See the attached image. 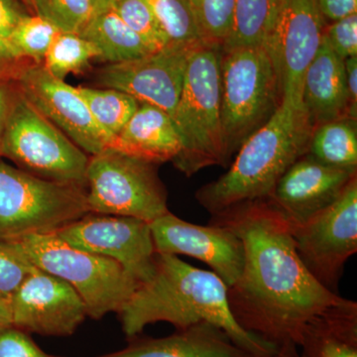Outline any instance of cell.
Wrapping results in <instances>:
<instances>
[{
	"label": "cell",
	"instance_id": "obj_11",
	"mask_svg": "<svg viewBox=\"0 0 357 357\" xmlns=\"http://www.w3.org/2000/svg\"><path fill=\"white\" fill-rule=\"evenodd\" d=\"M326 24L317 0H280L264 47L278 77L282 102L303 107L305 73L323 43Z\"/></svg>",
	"mask_w": 357,
	"mask_h": 357
},
{
	"label": "cell",
	"instance_id": "obj_28",
	"mask_svg": "<svg viewBox=\"0 0 357 357\" xmlns=\"http://www.w3.org/2000/svg\"><path fill=\"white\" fill-rule=\"evenodd\" d=\"M30 8L61 32L79 35L98 14L96 0H30Z\"/></svg>",
	"mask_w": 357,
	"mask_h": 357
},
{
	"label": "cell",
	"instance_id": "obj_43",
	"mask_svg": "<svg viewBox=\"0 0 357 357\" xmlns=\"http://www.w3.org/2000/svg\"><path fill=\"white\" fill-rule=\"evenodd\" d=\"M23 1L25 2V4H26V6H28V8H29L30 10H31V8H30V0H23ZM31 13H32V11H31Z\"/></svg>",
	"mask_w": 357,
	"mask_h": 357
},
{
	"label": "cell",
	"instance_id": "obj_35",
	"mask_svg": "<svg viewBox=\"0 0 357 357\" xmlns=\"http://www.w3.org/2000/svg\"><path fill=\"white\" fill-rule=\"evenodd\" d=\"M35 64L23 57L10 40L0 37V79L14 81L21 70Z\"/></svg>",
	"mask_w": 357,
	"mask_h": 357
},
{
	"label": "cell",
	"instance_id": "obj_33",
	"mask_svg": "<svg viewBox=\"0 0 357 357\" xmlns=\"http://www.w3.org/2000/svg\"><path fill=\"white\" fill-rule=\"evenodd\" d=\"M324 40L342 61L357 56V13L326 24Z\"/></svg>",
	"mask_w": 357,
	"mask_h": 357
},
{
	"label": "cell",
	"instance_id": "obj_13",
	"mask_svg": "<svg viewBox=\"0 0 357 357\" xmlns=\"http://www.w3.org/2000/svg\"><path fill=\"white\" fill-rule=\"evenodd\" d=\"M14 83L30 103L89 156L112 145L114 137L96 123L77 88L52 76L42 64L27 66Z\"/></svg>",
	"mask_w": 357,
	"mask_h": 357
},
{
	"label": "cell",
	"instance_id": "obj_40",
	"mask_svg": "<svg viewBox=\"0 0 357 357\" xmlns=\"http://www.w3.org/2000/svg\"><path fill=\"white\" fill-rule=\"evenodd\" d=\"M13 326L10 299L0 297V328Z\"/></svg>",
	"mask_w": 357,
	"mask_h": 357
},
{
	"label": "cell",
	"instance_id": "obj_42",
	"mask_svg": "<svg viewBox=\"0 0 357 357\" xmlns=\"http://www.w3.org/2000/svg\"><path fill=\"white\" fill-rule=\"evenodd\" d=\"M119 0H96L98 14L112 9Z\"/></svg>",
	"mask_w": 357,
	"mask_h": 357
},
{
	"label": "cell",
	"instance_id": "obj_14",
	"mask_svg": "<svg viewBox=\"0 0 357 357\" xmlns=\"http://www.w3.org/2000/svg\"><path fill=\"white\" fill-rule=\"evenodd\" d=\"M190 49L169 45L162 50L96 70L95 82L116 89L139 103L153 105L173 117L177 107Z\"/></svg>",
	"mask_w": 357,
	"mask_h": 357
},
{
	"label": "cell",
	"instance_id": "obj_24",
	"mask_svg": "<svg viewBox=\"0 0 357 357\" xmlns=\"http://www.w3.org/2000/svg\"><path fill=\"white\" fill-rule=\"evenodd\" d=\"M280 0H236L231 32L222 50L264 46L271 31Z\"/></svg>",
	"mask_w": 357,
	"mask_h": 357
},
{
	"label": "cell",
	"instance_id": "obj_5",
	"mask_svg": "<svg viewBox=\"0 0 357 357\" xmlns=\"http://www.w3.org/2000/svg\"><path fill=\"white\" fill-rule=\"evenodd\" d=\"M281 103L278 77L264 46L222 50L220 114L230 160L270 121Z\"/></svg>",
	"mask_w": 357,
	"mask_h": 357
},
{
	"label": "cell",
	"instance_id": "obj_10",
	"mask_svg": "<svg viewBox=\"0 0 357 357\" xmlns=\"http://www.w3.org/2000/svg\"><path fill=\"white\" fill-rule=\"evenodd\" d=\"M291 232L307 271L337 294L345 264L357 252V177L335 203Z\"/></svg>",
	"mask_w": 357,
	"mask_h": 357
},
{
	"label": "cell",
	"instance_id": "obj_3",
	"mask_svg": "<svg viewBox=\"0 0 357 357\" xmlns=\"http://www.w3.org/2000/svg\"><path fill=\"white\" fill-rule=\"evenodd\" d=\"M312 130L303 107L282 102L270 121L243 143L227 173L198 190L197 201L215 215L267 199L288 169L307 154Z\"/></svg>",
	"mask_w": 357,
	"mask_h": 357
},
{
	"label": "cell",
	"instance_id": "obj_7",
	"mask_svg": "<svg viewBox=\"0 0 357 357\" xmlns=\"http://www.w3.org/2000/svg\"><path fill=\"white\" fill-rule=\"evenodd\" d=\"M14 241L35 266L77 291L89 318L119 312L139 284L119 262L73 248L56 234H30Z\"/></svg>",
	"mask_w": 357,
	"mask_h": 357
},
{
	"label": "cell",
	"instance_id": "obj_2",
	"mask_svg": "<svg viewBox=\"0 0 357 357\" xmlns=\"http://www.w3.org/2000/svg\"><path fill=\"white\" fill-rule=\"evenodd\" d=\"M227 289L213 271L192 266L178 256L157 253L153 273L138 284L116 314L128 340L159 321L171 324L177 330L208 323L222 328L234 344L252 356L276 351V347L238 325L230 311Z\"/></svg>",
	"mask_w": 357,
	"mask_h": 357
},
{
	"label": "cell",
	"instance_id": "obj_26",
	"mask_svg": "<svg viewBox=\"0 0 357 357\" xmlns=\"http://www.w3.org/2000/svg\"><path fill=\"white\" fill-rule=\"evenodd\" d=\"M100 57L98 48L76 33L61 32L45 56L42 66L59 79L70 74H81L91 61Z\"/></svg>",
	"mask_w": 357,
	"mask_h": 357
},
{
	"label": "cell",
	"instance_id": "obj_16",
	"mask_svg": "<svg viewBox=\"0 0 357 357\" xmlns=\"http://www.w3.org/2000/svg\"><path fill=\"white\" fill-rule=\"evenodd\" d=\"M10 302L13 326L44 337H69L89 318L77 291L39 268L26 278Z\"/></svg>",
	"mask_w": 357,
	"mask_h": 357
},
{
	"label": "cell",
	"instance_id": "obj_1",
	"mask_svg": "<svg viewBox=\"0 0 357 357\" xmlns=\"http://www.w3.org/2000/svg\"><path fill=\"white\" fill-rule=\"evenodd\" d=\"M210 222L243 241V274L227 289L230 311L241 328L263 342L299 347L314 321L354 302L328 290L307 271L290 225L266 199L211 215Z\"/></svg>",
	"mask_w": 357,
	"mask_h": 357
},
{
	"label": "cell",
	"instance_id": "obj_37",
	"mask_svg": "<svg viewBox=\"0 0 357 357\" xmlns=\"http://www.w3.org/2000/svg\"><path fill=\"white\" fill-rule=\"evenodd\" d=\"M317 3L326 22L357 13V0H317Z\"/></svg>",
	"mask_w": 357,
	"mask_h": 357
},
{
	"label": "cell",
	"instance_id": "obj_15",
	"mask_svg": "<svg viewBox=\"0 0 357 357\" xmlns=\"http://www.w3.org/2000/svg\"><path fill=\"white\" fill-rule=\"evenodd\" d=\"M155 250L160 255H185L210 266L227 288L243 271L244 246L232 230L208 223L194 225L169 211L150 223Z\"/></svg>",
	"mask_w": 357,
	"mask_h": 357
},
{
	"label": "cell",
	"instance_id": "obj_21",
	"mask_svg": "<svg viewBox=\"0 0 357 357\" xmlns=\"http://www.w3.org/2000/svg\"><path fill=\"white\" fill-rule=\"evenodd\" d=\"M299 347L300 357H357V303L314 321Z\"/></svg>",
	"mask_w": 357,
	"mask_h": 357
},
{
	"label": "cell",
	"instance_id": "obj_25",
	"mask_svg": "<svg viewBox=\"0 0 357 357\" xmlns=\"http://www.w3.org/2000/svg\"><path fill=\"white\" fill-rule=\"evenodd\" d=\"M96 123L115 137L137 109L139 102L122 91L112 89L77 86Z\"/></svg>",
	"mask_w": 357,
	"mask_h": 357
},
{
	"label": "cell",
	"instance_id": "obj_34",
	"mask_svg": "<svg viewBox=\"0 0 357 357\" xmlns=\"http://www.w3.org/2000/svg\"><path fill=\"white\" fill-rule=\"evenodd\" d=\"M0 357H64L47 354L30 333L10 326L0 328Z\"/></svg>",
	"mask_w": 357,
	"mask_h": 357
},
{
	"label": "cell",
	"instance_id": "obj_23",
	"mask_svg": "<svg viewBox=\"0 0 357 357\" xmlns=\"http://www.w3.org/2000/svg\"><path fill=\"white\" fill-rule=\"evenodd\" d=\"M307 154L325 165L357 170L356 119H337L314 128Z\"/></svg>",
	"mask_w": 357,
	"mask_h": 357
},
{
	"label": "cell",
	"instance_id": "obj_30",
	"mask_svg": "<svg viewBox=\"0 0 357 357\" xmlns=\"http://www.w3.org/2000/svg\"><path fill=\"white\" fill-rule=\"evenodd\" d=\"M60 33V30L48 20L36 14H30L14 29L9 40L23 57L41 65L47 52Z\"/></svg>",
	"mask_w": 357,
	"mask_h": 357
},
{
	"label": "cell",
	"instance_id": "obj_36",
	"mask_svg": "<svg viewBox=\"0 0 357 357\" xmlns=\"http://www.w3.org/2000/svg\"><path fill=\"white\" fill-rule=\"evenodd\" d=\"M33 14L23 0H0V37L9 39L21 21Z\"/></svg>",
	"mask_w": 357,
	"mask_h": 357
},
{
	"label": "cell",
	"instance_id": "obj_38",
	"mask_svg": "<svg viewBox=\"0 0 357 357\" xmlns=\"http://www.w3.org/2000/svg\"><path fill=\"white\" fill-rule=\"evenodd\" d=\"M15 89L14 81L0 79V149H1L7 121H8L9 114H10Z\"/></svg>",
	"mask_w": 357,
	"mask_h": 357
},
{
	"label": "cell",
	"instance_id": "obj_22",
	"mask_svg": "<svg viewBox=\"0 0 357 357\" xmlns=\"http://www.w3.org/2000/svg\"><path fill=\"white\" fill-rule=\"evenodd\" d=\"M81 35L95 45L100 52L98 60L107 64L126 62L153 53L112 8L96 14Z\"/></svg>",
	"mask_w": 357,
	"mask_h": 357
},
{
	"label": "cell",
	"instance_id": "obj_27",
	"mask_svg": "<svg viewBox=\"0 0 357 357\" xmlns=\"http://www.w3.org/2000/svg\"><path fill=\"white\" fill-rule=\"evenodd\" d=\"M173 46L192 48L204 43L191 0H146Z\"/></svg>",
	"mask_w": 357,
	"mask_h": 357
},
{
	"label": "cell",
	"instance_id": "obj_29",
	"mask_svg": "<svg viewBox=\"0 0 357 357\" xmlns=\"http://www.w3.org/2000/svg\"><path fill=\"white\" fill-rule=\"evenodd\" d=\"M204 43L223 47L231 32L236 0H191Z\"/></svg>",
	"mask_w": 357,
	"mask_h": 357
},
{
	"label": "cell",
	"instance_id": "obj_12",
	"mask_svg": "<svg viewBox=\"0 0 357 357\" xmlns=\"http://www.w3.org/2000/svg\"><path fill=\"white\" fill-rule=\"evenodd\" d=\"M56 234L73 248L119 262L138 283L153 273L151 227L139 218L89 213Z\"/></svg>",
	"mask_w": 357,
	"mask_h": 357
},
{
	"label": "cell",
	"instance_id": "obj_8",
	"mask_svg": "<svg viewBox=\"0 0 357 357\" xmlns=\"http://www.w3.org/2000/svg\"><path fill=\"white\" fill-rule=\"evenodd\" d=\"M0 157L37 177L86 185L89 155L30 103L17 86Z\"/></svg>",
	"mask_w": 357,
	"mask_h": 357
},
{
	"label": "cell",
	"instance_id": "obj_41",
	"mask_svg": "<svg viewBox=\"0 0 357 357\" xmlns=\"http://www.w3.org/2000/svg\"><path fill=\"white\" fill-rule=\"evenodd\" d=\"M298 349L299 347L295 345H283V347H277L276 351L271 354L259 357H300Z\"/></svg>",
	"mask_w": 357,
	"mask_h": 357
},
{
	"label": "cell",
	"instance_id": "obj_4",
	"mask_svg": "<svg viewBox=\"0 0 357 357\" xmlns=\"http://www.w3.org/2000/svg\"><path fill=\"white\" fill-rule=\"evenodd\" d=\"M222 47L201 43L190 49L182 91L172 117L181 140L173 164L191 177L213 166L225 168L230 161L220 114Z\"/></svg>",
	"mask_w": 357,
	"mask_h": 357
},
{
	"label": "cell",
	"instance_id": "obj_18",
	"mask_svg": "<svg viewBox=\"0 0 357 357\" xmlns=\"http://www.w3.org/2000/svg\"><path fill=\"white\" fill-rule=\"evenodd\" d=\"M121 351L96 357H256L239 347L222 328L199 323L169 337H135Z\"/></svg>",
	"mask_w": 357,
	"mask_h": 357
},
{
	"label": "cell",
	"instance_id": "obj_32",
	"mask_svg": "<svg viewBox=\"0 0 357 357\" xmlns=\"http://www.w3.org/2000/svg\"><path fill=\"white\" fill-rule=\"evenodd\" d=\"M36 268L16 241H0V297L11 299Z\"/></svg>",
	"mask_w": 357,
	"mask_h": 357
},
{
	"label": "cell",
	"instance_id": "obj_6",
	"mask_svg": "<svg viewBox=\"0 0 357 357\" xmlns=\"http://www.w3.org/2000/svg\"><path fill=\"white\" fill-rule=\"evenodd\" d=\"M86 213V185L37 177L0 158V241L56 234Z\"/></svg>",
	"mask_w": 357,
	"mask_h": 357
},
{
	"label": "cell",
	"instance_id": "obj_20",
	"mask_svg": "<svg viewBox=\"0 0 357 357\" xmlns=\"http://www.w3.org/2000/svg\"><path fill=\"white\" fill-rule=\"evenodd\" d=\"M109 148L161 165L177 156L181 140L170 115L153 105L139 103Z\"/></svg>",
	"mask_w": 357,
	"mask_h": 357
},
{
	"label": "cell",
	"instance_id": "obj_39",
	"mask_svg": "<svg viewBox=\"0 0 357 357\" xmlns=\"http://www.w3.org/2000/svg\"><path fill=\"white\" fill-rule=\"evenodd\" d=\"M349 96V117H357V56L344 61Z\"/></svg>",
	"mask_w": 357,
	"mask_h": 357
},
{
	"label": "cell",
	"instance_id": "obj_31",
	"mask_svg": "<svg viewBox=\"0 0 357 357\" xmlns=\"http://www.w3.org/2000/svg\"><path fill=\"white\" fill-rule=\"evenodd\" d=\"M112 9L150 50H162L170 45L146 0H119Z\"/></svg>",
	"mask_w": 357,
	"mask_h": 357
},
{
	"label": "cell",
	"instance_id": "obj_9",
	"mask_svg": "<svg viewBox=\"0 0 357 357\" xmlns=\"http://www.w3.org/2000/svg\"><path fill=\"white\" fill-rule=\"evenodd\" d=\"M158 166L107 148L89 156L86 174L89 213L139 218L149 223L169 213Z\"/></svg>",
	"mask_w": 357,
	"mask_h": 357
},
{
	"label": "cell",
	"instance_id": "obj_17",
	"mask_svg": "<svg viewBox=\"0 0 357 357\" xmlns=\"http://www.w3.org/2000/svg\"><path fill=\"white\" fill-rule=\"evenodd\" d=\"M356 177L357 170L325 165L306 154L282 176L266 201L291 227H298L335 203Z\"/></svg>",
	"mask_w": 357,
	"mask_h": 357
},
{
	"label": "cell",
	"instance_id": "obj_19",
	"mask_svg": "<svg viewBox=\"0 0 357 357\" xmlns=\"http://www.w3.org/2000/svg\"><path fill=\"white\" fill-rule=\"evenodd\" d=\"M302 103L312 129L326 122L351 119L344 62L324 39L305 73Z\"/></svg>",
	"mask_w": 357,
	"mask_h": 357
}]
</instances>
